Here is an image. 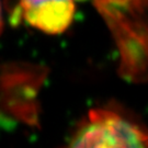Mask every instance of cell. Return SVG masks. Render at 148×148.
<instances>
[{
  "instance_id": "1",
  "label": "cell",
  "mask_w": 148,
  "mask_h": 148,
  "mask_svg": "<svg viewBox=\"0 0 148 148\" xmlns=\"http://www.w3.org/2000/svg\"><path fill=\"white\" fill-rule=\"evenodd\" d=\"M70 147H148V131L130 114L112 106L88 112L69 142Z\"/></svg>"
},
{
  "instance_id": "2",
  "label": "cell",
  "mask_w": 148,
  "mask_h": 148,
  "mask_svg": "<svg viewBox=\"0 0 148 148\" xmlns=\"http://www.w3.org/2000/svg\"><path fill=\"white\" fill-rule=\"evenodd\" d=\"M45 68L25 63L0 66V115L29 125L37 122V93Z\"/></svg>"
},
{
  "instance_id": "3",
  "label": "cell",
  "mask_w": 148,
  "mask_h": 148,
  "mask_svg": "<svg viewBox=\"0 0 148 148\" xmlns=\"http://www.w3.org/2000/svg\"><path fill=\"white\" fill-rule=\"evenodd\" d=\"M75 0H45L24 7L11 16L16 23L25 21L46 34H60L74 20Z\"/></svg>"
},
{
  "instance_id": "4",
  "label": "cell",
  "mask_w": 148,
  "mask_h": 148,
  "mask_svg": "<svg viewBox=\"0 0 148 148\" xmlns=\"http://www.w3.org/2000/svg\"><path fill=\"white\" fill-rule=\"evenodd\" d=\"M2 14H1V5H0V33L2 31Z\"/></svg>"
}]
</instances>
